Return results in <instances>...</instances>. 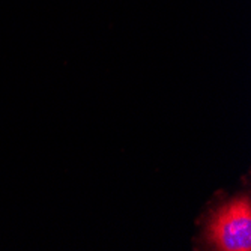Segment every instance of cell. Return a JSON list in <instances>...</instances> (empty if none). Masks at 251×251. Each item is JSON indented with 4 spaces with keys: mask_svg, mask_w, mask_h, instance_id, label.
I'll return each mask as SVG.
<instances>
[{
    "mask_svg": "<svg viewBox=\"0 0 251 251\" xmlns=\"http://www.w3.org/2000/svg\"><path fill=\"white\" fill-rule=\"evenodd\" d=\"M208 239L217 250H251V203L247 196L221 206L208 227Z\"/></svg>",
    "mask_w": 251,
    "mask_h": 251,
    "instance_id": "1",
    "label": "cell"
}]
</instances>
